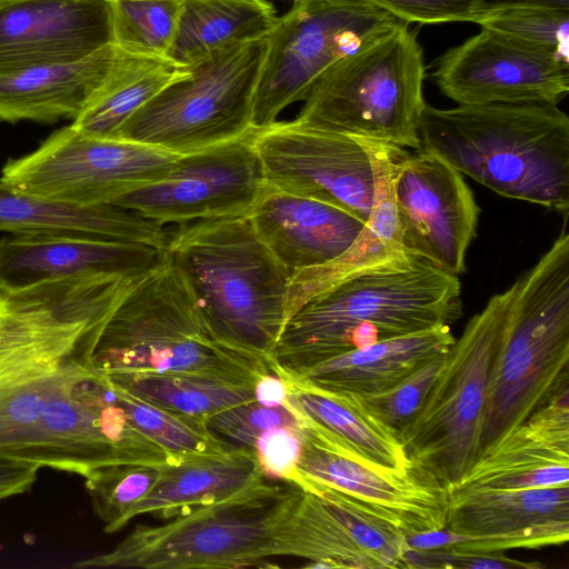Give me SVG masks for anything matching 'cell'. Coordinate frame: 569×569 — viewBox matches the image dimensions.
Listing matches in <instances>:
<instances>
[{"label":"cell","mask_w":569,"mask_h":569,"mask_svg":"<svg viewBox=\"0 0 569 569\" xmlns=\"http://www.w3.org/2000/svg\"><path fill=\"white\" fill-rule=\"evenodd\" d=\"M93 361L106 376L191 375L254 385L272 372L264 359L216 337L188 280L164 249L112 312Z\"/></svg>","instance_id":"cell-4"},{"label":"cell","mask_w":569,"mask_h":569,"mask_svg":"<svg viewBox=\"0 0 569 569\" xmlns=\"http://www.w3.org/2000/svg\"><path fill=\"white\" fill-rule=\"evenodd\" d=\"M278 19L268 0H182L167 58L179 67L191 66L228 47L268 37Z\"/></svg>","instance_id":"cell-30"},{"label":"cell","mask_w":569,"mask_h":569,"mask_svg":"<svg viewBox=\"0 0 569 569\" xmlns=\"http://www.w3.org/2000/svg\"><path fill=\"white\" fill-rule=\"evenodd\" d=\"M0 231L138 242L163 249L168 228L121 207L59 203L0 182Z\"/></svg>","instance_id":"cell-28"},{"label":"cell","mask_w":569,"mask_h":569,"mask_svg":"<svg viewBox=\"0 0 569 569\" xmlns=\"http://www.w3.org/2000/svg\"><path fill=\"white\" fill-rule=\"evenodd\" d=\"M403 561L408 569H538L540 562H526L508 558L503 551H473L455 547L412 549L403 552Z\"/></svg>","instance_id":"cell-39"},{"label":"cell","mask_w":569,"mask_h":569,"mask_svg":"<svg viewBox=\"0 0 569 569\" xmlns=\"http://www.w3.org/2000/svg\"><path fill=\"white\" fill-rule=\"evenodd\" d=\"M432 77L458 104L558 106L569 92V64L483 28L439 57Z\"/></svg>","instance_id":"cell-17"},{"label":"cell","mask_w":569,"mask_h":569,"mask_svg":"<svg viewBox=\"0 0 569 569\" xmlns=\"http://www.w3.org/2000/svg\"><path fill=\"white\" fill-rule=\"evenodd\" d=\"M181 3L182 0H110L113 44L127 53L167 58Z\"/></svg>","instance_id":"cell-35"},{"label":"cell","mask_w":569,"mask_h":569,"mask_svg":"<svg viewBox=\"0 0 569 569\" xmlns=\"http://www.w3.org/2000/svg\"><path fill=\"white\" fill-rule=\"evenodd\" d=\"M263 181L338 206L366 222L373 198L369 156L353 137L276 121L252 132Z\"/></svg>","instance_id":"cell-13"},{"label":"cell","mask_w":569,"mask_h":569,"mask_svg":"<svg viewBox=\"0 0 569 569\" xmlns=\"http://www.w3.org/2000/svg\"><path fill=\"white\" fill-rule=\"evenodd\" d=\"M183 70L168 58L120 50L110 76L71 124L90 136L116 139L123 124Z\"/></svg>","instance_id":"cell-31"},{"label":"cell","mask_w":569,"mask_h":569,"mask_svg":"<svg viewBox=\"0 0 569 569\" xmlns=\"http://www.w3.org/2000/svg\"><path fill=\"white\" fill-rule=\"evenodd\" d=\"M248 217L290 277L340 256L365 224L338 206L264 181Z\"/></svg>","instance_id":"cell-22"},{"label":"cell","mask_w":569,"mask_h":569,"mask_svg":"<svg viewBox=\"0 0 569 569\" xmlns=\"http://www.w3.org/2000/svg\"><path fill=\"white\" fill-rule=\"evenodd\" d=\"M106 377L112 385L141 399L204 422L230 407L256 399L251 383L221 381L191 375Z\"/></svg>","instance_id":"cell-32"},{"label":"cell","mask_w":569,"mask_h":569,"mask_svg":"<svg viewBox=\"0 0 569 569\" xmlns=\"http://www.w3.org/2000/svg\"><path fill=\"white\" fill-rule=\"evenodd\" d=\"M119 54L111 44L77 61L0 67V121L76 119L103 86Z\"/></svg>","instance_id":"cell-25"},{"label":"cell","mask_w":569,"mask_h":569,"mask_svg":"<svg viewBox=\"0 0 569 569\" xmlns=\"http://www.w3.org/2000/svg\"><path fill=\"white\" fill-rule=\"evenodd\" d=\"M40 467L11 460H0V501L30 491Z\"/></svg>","instance_id":"cell-42"},{"label":"cell","mask_w":569,"mask_h":569,"mask_svg":"<svg viewBox=\"0 0 569 569\" xmlns=\"http://www.w3.org/2000/svg\"><path fill=\"white\" fill-rule=\"evenodd\" d=\"M267 46L268 37L253 39L183 67L116 139L184 156L250 134Z\"/></svg>","instance_id":"cell-9"},{"label":"cell","mask_w":569,"mask_h":569,"mask_svg":"<svg viewBox=\"0 0 569 569\" xmlns=\"http://www.w3.org/2000/svg\"><path fill=\"white\" fill-rule=\"evenodd\" d=\"M408 26L401 22L322 73L293 121L419 150L426 68L422 48Z\"/></svg>","instance_id":"cell-8"},{"label":"cell","mask_w":569,"mask_h":569,"mask_svg":"<svg viewBox=\"0 0 569 569\" xmlns=\"http://www.w3.org/2000/svg\"><path fill=\"white\" fill-rule=\"evenodd\" d=\"M161 467L111 465L94 469L84 477L93 512L103 523L106 533H113L127 525L129 511L151 491L159 480Z\"/></svg>","instance_id":"cell-36"},{"label":"cell","mask_w":569,"mask_h":569,"mask_svg":"<svg viewBox=\"0 0 569 569\" xmlns=\"http://www.w3.org/2000/svg\"><path fill=\"white\" fill-rule=\"evenodd\" d=\"M420 149L507 198L540 204L568 222L569 117L552 104H426Z\"/></svg>","instance_id":"cell-3"},{"label":"cell","mask_w":569,"mask_h":569,"mask_svg":"<svg viewBox=\"0 0 569 569\" xmlns=\"http://www.w3.org/2000/svg\"><path fill=\"white\" fill-rule=\"evenodd\" d=\"M461 283L411 256L348 278L286 323L271 370L298 371L376 342L457 322Z\"/></svg>","instance_id":"cell-2"},{"label":"cell","mask_w":569,"mask_h":569,"mask_svg":"<svg viewBox=\"0 0 569 569\" xmlns=\"http://www.w3.org/2000/svg\"><path fill=\"white\" fill-rule=\"evenodd\" d=\"M111 44L110 0H0V67L77 61Z\"/></svg>","instance_id":"cell-19"},{"label":"cell","mask_w":569,"mask_h":569,"mask_svg":"<svg viewBox=\"0 0 569 569\" xmlns=\"http://www.w3.org/2000/svg\"><path fill=\"white\" fill-rule=\"evenodd\" d=\"M513 284L490 369L478 457L536 410L569 390L567 223L536 264Z\"/></svg>","instance_id":"cell-6"},{"label":"cell","mask_w":569,"mask_h":569,"mask_svg":"<svg viewBox=\"0 0 569 569\" xmlns=\"http://www.w3.org/2000/svg\"><path fill=\"white\" fill-rule=\"evenodd\" d=\"M256 400L264 406H283L287 388L274 372L260 376L253 385Z\"/></svg>","instance_id":"cell-43"},{"label":"cell","mask_w":569,"mask_h":569,"mask_svg":"<svg viewBox=\"0 0 569 569\" xmlns=\"http://www.w3.org/2000/svg\"><path fill=\"white\" fill-rule=\"evenodd\" d=\"M477 23L569 64V8L489 1Z\"/></svg>","instance_id":"cell-34"},{"label":"cell","mask_w":569,"mask_h":569,"mask_svg":"<svg viewBox=\"0 0 569 569\" xmlns=\"http://www.w3.org/2000/svg\"><path fill=\"white\" fill-rule=\"evenodd\" d=\"M276 375L287 388L283 406L301 426L370 466L403 469L411 463L400 437L368 409L361 395L327 390Z\"/></svg>","instance_id":"cell-26"},{"label":"cell","mask_w":569,"mask_h":569,"mask_svg":"<svg viewBox=\"0 0 569 569\" xmlns=\"http://www.w3.org/2000/svg\"><path fill=\"white\" fill-rule=\"evenodd\" d=\"M396 17L419 23L475 22L489 0H365Z\"/></svg>","instance_id":"cell-40"},{"label":"cell","mask_w":569,"mask_h":569,"mask_svg":"<svg viewBox=\"0 0 569 569\" xmlns=\"http://www.w3.org/2000/svg\"><path fill=\"white\" fill-rule=\"evenodd\" d=\"M300 427H276L264 431L256 441L254 455L267 478L296 482L301 452Z\"/></svg>","instance_id":"cell-41"},{"label":"cell","mask_w":569,"mask_h":569,"mask_svg":"<svg viewBox=\"0 0 569 569\" xmlns=\"http://www.w3.org/2000/svg\"><path fill=\"white\" fill-rule=\"evenodd\" d=\"M268 478L249 450L198 457L161 467L151 491L131 508L127 523L143 513L179 516L239 495Z\"/></svg>","instance_id":"cell-29"},{"label":"cell","mask_w":569,"mask_h":569,"mask_svg":"<svg viewBox=\"0 0 569 569\" xmlns=\"http://www.w3.org/2000/svg\"><path fill=\"white\" fill-rule=\"evenodd\" d=\"M367 151L373 177L372 207L362 229L350 247L333 260L291 274L286 298V323L309 300L341 281L408 259L395 201V181L405 148L358 139Z\"/></svg>","instance_id":"cell-20"},{"label":"cell","mask_w":569,"mask_h":569,"mask_svg":"<svg viewBox=\"0 0 569 569\" xmlns=\"http://www.w3.org/2000/svg\"><path fill=\"white\" fill-rule=\"evenodd\" d=\"M515 291L493 295L466 325L401 435L407 458L452 492L479 455L491 365Z\"/></svg>","instance_id":"cell-10"},{"label":"cell","mask_w":569,"mask_h":569,"mask_svg":"<svg viewBox=\"0 0 569 569\" xmlns=\"http://www.w3.org/2000/svg\"><path fill=\"white\" fill-rule=\"evenodd\" d=\"M133 278L70 277L0 287V460L41 468L58 400L100 372L93 353Z\"/></svg>","instance_id":"cell-1"},{"label":"cell","mask_w":569,"mask_h":569,"mask_svg":"<svg viewBox=\"0 0 569 569\" xmlns=\"http://www.w3.org/2000/svg\"><path fill=\"white\" fill-rule=\"evenodd\" d=\"M300 432L297 481L312 480L340 490L406 535L446 527L450 492L422 467L413 462L403 469L370 466L303 426Z\"/></svg>","instance_id":"cell-18"},{"label":"cell","mask_w":569,"mask_h":569,"mask_svg":"<svg viewBox=\"0 0 569 569\" xmlns=\"http://www.w3.org/2000/svg\"><path fill=\"white\" fill-rule=\"evenodd\" d=\"M107 382L130 421L160 445L176 463L227 451L204 421L169 411L112 385L108 379Z\"/></svg>","instance_id":"cell-33"},{"label":"cell","mask_w":569,"mask_h":569,"mask_svg":"<svg viewBox=\"0 0 569 569\" xmlns=\"http://www.w3.org/2000/svg\"><path fill=\"white\" fill-rule=\"evenodd\" d=\"M559 485H569V390L481 453L455 490Z\"/></svg>","instance_id":"cell-24"},{"label":"cell","mask_w":569,"mask_h":569,"mask_svg":"<svg viewBox=\"0 0 569 569\" xmlns=\"http://www.w3.org/2000/svg\"><path fill=\"white\" fill-rule=\"evenodd\" d=\"M179 157L138 142L90 136L69 124L34 151L8 160L0 182L59 203L102 206L162 180Z\"/></svg>","instance_id":"cell-12"},{"label":"cell","mask_w":569,"mask_h":569,"mask_svg":"<svg viewBox=\"0 0 569 569\" xmlns=\"http://www.w3.org/2000/svg\"><path fill=\"white\" fill-rule=\"evenodd\" d=\"M401 21L365 0H299L279 17L253 101L256 129L274 123L303 101L315 81L342 59L383 37Z\"/></svg>","instance_id":"cell-11"},{"label":"cell","mask_w":569,"mask_h":569,"mask_svg":"<svg viewBox=\"0 0 569 569\" xmlns=\"http://www.w3.org/2000/svg\"><path fill=\"white\" fill-rule=\"evenodd\" d=\"M455 342L450 326H439L351 350L298 371L272 372L327 390L377 393L399 383L428 361L449 353Z\"/></svg>","instance_id":"cell-27"},{"label":"cell","mask_w":569,"mask_h":569,"mask_svg":"<svg viewBox=\"0 0 569 569\" xmlns=\"http://www.w3.org/2000/svg\"><path fill=\"white\" fill-rule=\"evenodd\" d=\"M450 352V351H449ZM447 355L437 357L393 387L377 393L361 395L368 409L401 439V435L421 409L439 376Z\"/></svg>","instance_id":"cell-38"},{"label":"cell","mask_w":569,"mask_h":569,"mask_svg":"<svg viewBox=\"0 0 569 569\" xmlns=\"http://www.w3.org/2000/svg\"><path fill=\"white\" fill-rule=\"evenodd\" d=\"M164 251L184 274L216 337L271 366L286 326L290 274L248 216L168 226Z\"/></svg>","instance_id":"cell-5"},{"label":"cell","mask_w":569,"mask_h":569,"mask_svg":"<svg viewBox=\"0 0 569 569\" xmlns=\"http://www.w3.org/2000/svg\"><path fill=\"white\" fill-rule=\"evenodd\" d=\"M208 430L229 450H249L267 430L300 427L297 417L284 406H264L256 399L230 407L206 421Z\"/></svg>","instance_id":"cell-37"},{"label":"cell","mask_w":569,"mask_h":569,"mask_svg":"<svg viewBox=\"0 0 569 569\" xmlns=\"http://www.w3.org/2000/svg\"><path fill=\"white\" fill-rule=\"evenodd\" d=\"M446 528L497 538L506 550L565 543L569 539V485L457 489L450 492Z\"/></svg>","instance_id":"cell-21"},{"label":"cell","mask_w":569,"mask_h":569,"mask_svg":"<svg viewBox=\"0 0 569 569\" xmlns=\"http://www.w3.org/2000/svg\"><path fill=\"white\" fill-rule=\"evenodd\" d=\"M395 201L408 252L449 274L465 272L480 208L462 173L435 153L407 151Z\"/></svg>","instance_id":"cell-15"},{"label":"cell","mask_w":569,"mask_h":569,"mask_svg":"<svg viewBox=\"0 0 569 569\" xmlns=\"http://www.w3.org/2000/svg\"><path fill=\"white\" fill-rule=\"evenodd\" d=\"M162 249L144 243L59 234L0 239V287L98 274L137 278L154 267Z\"/></svg>","instance_id":"cell-23"},{"label":"cell","mask_w":569,"mask_h":569,"mask_svg":"<svg viewBox=\"0 0 569 569\" xmlns=\"http://www.w3.org/2000/svg\"><path fill=\"white\" fill-rule=\"evenodd\" d=\"M303 489L289 523L286 556L309 568H406V533L360 500L317 481Z\"/></svg>","instance_id":"cell-16"},{"label":"cell","mask_w":569,"mask_h":569,"mask_svg":"<svg viewBox=\"0 0 569 569\" xmlns=\"http://www.w3.org/2000/svg\"><path fill=\"white\" fill-rule=\"evenodd\" d=\"M496 2H539L563 8H569V0H489Z\"/></svg>","instance_id":"cell-44"},{"label":"cell","mask_w":569,"mask_h":569,"mask_svg":"<svg viewBox=\"0 0 569 569\" xmlns=\"http://www.w3.org/2000/svg\"><path fill=\"white\" fill-rule=\"evenodd\" d=\"M303 489L268 479L229 499L196 507L160 526H138L112 549L73 568L209 569L266 567L286 556Z\"/></svg>","instance_id":"cell-7"},{"label":"cell","mask_w":569,"mask_h":569,"mask_svg":"<svg viewBox=\"0 0 569 569\" xmlns=\"http://www.w3.org/2000/svg\"><path fill=\"white\" fill-rule=\"evenodd\" d=\"M252 132L180 156L166 178L122 194L110 204L166 227L248 216L263 182Z\"/></svg>","instance_id":"cell-14"}]
</instances>
